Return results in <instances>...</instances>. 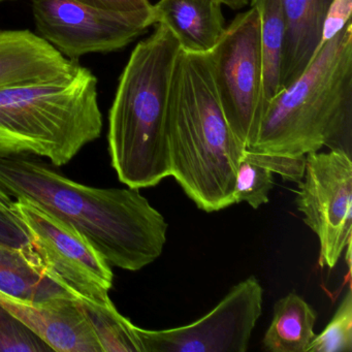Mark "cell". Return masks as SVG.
Returning a JSON list of instances; mask_svg holds the SVG:
<instances>
[{"instance_id":"cell-1","label":"cell","mask_w":352,"mask_h":352,"mask_svg":"<svg viewBox=\"0 0 352 352\" xmlns=\"http://www.w3.org/2000/svg\"><path fill=\"white\" fill-rule=\"evenodd\" d=\"M0 187L71 224L111 267L140 271L164 250L168 223L139 189L80 184L34 155L0 157Z\"/></svg>"},{"instance_id":"cell-2","label":"cell","mask_w":352,"mask_h":352,"mask_svg":"<svg viewBox=\"0 0 352 352\" xmlns=\"http://www.w3.org/2000/svg\"><path fill=\"white\" fill-rule=\"evenodd\" d=\"M170 176L208 213L234 205L239 162L246 148L230 129L214 84L209 55L181 50L168 112Z\"/></svg>"},{"instance_id":"cell-3","label":"cell","mask_w":352,"mask_h":352,"mask_svg":"<svg viewBox=\"0 0 352 352\" xmlns=\"http://www.w3.org/2000/svg\"><path fill=\"white\" fill-rule=\"evenodd\" d=\"M181 48L164 26L133 49L109 113V151L119 181L129 188L156 186L170 176L168 112Z\"/></svg>"},{"instance_id":"cell-4","label":"cell","mask_w":352,"mask_h":352,"mask_svg":"<svg viewBox=\"0 0 352 352\" xmlns=\"http://www.w3.org/2000/svg\"><path fill=\"white\" fill-rule=\"evenodd\" d=\"M352 21L323 43L304 73L265 104L250 151L298 157L321 148L351 155Z\"/></svg>"},{"instance_id":"cell-5","label":"cell","mask_w":352,"mask_h":352,"mask_svg":"<svg viewBox=\"0 0 352 352\" xmlns=\"http://www.w3.org/2000/svg\"><path fill=\"white\" fill-rule=\"evenodd\" d=\"M102 131L98 79L82 65L63 81L0 89V157L34 155L65 166Z\"/></svg>"},{"instance_id":"cell-6","label":"cell","mask_w":352,"mask_h":352,"mask_svg":"<svg viewBox=\"0 0 352 352\" xmlns=\"http://www.w3.org/2000/svg\"><path fill=\"white\" fill-rule=\"evenodd\" d=\"M222 110L239 141L249 149L265 112L263 58L255 8L239 14L208 53Z\"/></svg>"},{"instance_id":"cell-7","label":"cell","mask_w":352,"mask_h":352,"mask_svg":"<svg viewBox=\"0 0 352 352\" xmlns=\"http://www.w3.org/2000/svg\"><path fill=\"white\" fill-rule=\"evenodd\" d=\"M13 212L23 224L47 274L78 300L112 304L111 265L79 230L30 199L16 197Z\"/></svg>"},{"instance_id":"cell-8","label":"cell","mask_w":352,"mask_h":352,"mask_svg":"<svg viewBox=\"0 0 352 352\" xmlns=\"http://www.w3.org/2000/svg\"><path fill=\"white\" fill-rule=\"evenodd\" d=\"M32 15L38 36L74 61L121 50L153 25L152 10L112 11L74 0H34Z\"/></svg>"},{"instance_id":"cell-9","label":"cell","mask_w":352,"mask_h":352,"mask_svg":"<svg viewBox=\"0 0 352 352\" xmlns=\"http://www.w3.org/2000/svg\"><path fill=\"white\" fill-rule=\"evenodd\" d=\"M296 206L320 243V265L333 269L352 236L351 155L342 150L306 155Z\"/></svg>"},{"instance_id":"cell-10","label":"cell","mask_w":352,"mask_h":352,"mask_svg":"<svg viewBox=\"0 0 352 352\" xmlns=\"http://www.w3.org/2000/svg\"><path fill=\"white\" fill-rule=\"evenodd\" d=\"M263 294L258 280L249 277L190 324L164 331L138 327L145 352H245L263 313Z\"/></svg>"},{"instance_id":"cell-11","label":"cell","mask_w":352,"mask_h":352,"mask_svg":"<svg viewBox=\"0 0 352 352\" xmlns=\"http://www.w3.org/2000/svg\"><path fill=\"white\" fill-rule=\"evenodd\" d=\"M0 306L32 329L53 351L102 352L77 298L32 302L0 292Z\"/></svg>"},{"instance_id":"cell-12","label":"cell","mask_w":352,"mask_h":352,"mask_svg":"<svg viewBox=\"0 0 352 352\" xmlns=\"http://www.w3.org/2000/svg\"><path fill=\"white\" fill-rule=\"evenodd\" d=\"M80 67L30 30H0V89L63 81Z\"/></svg>"},{"instance_id":"cell-13","label":"cell","mask_w":352,"mask_h":352,"mask_svg":"<svg viewBox=\"0 0 352 352\" xmlns=\"http://www.w3.org/2000/svg\"><path fill=\"white\" fill-rule=\"evenodd\" d=\"M152 22L164 26L181 50L193 54L209 53L226 28L217 0H158L152 5Z\"/></svg>"},{"instance_id":"cell-14","label":"cell","mask_w":352,"mask_h":352,"mask_svg":"<svg viewBox=\"0 0 352 352\" xmlns=\"http://www.w3.org/2000/svg\"><path fill=\"white\" fill-rule=\"evenodd\" d=\"M333 0H282L285 36L281 88L294 83L309 67L322 43L323 28Z\"/></svg>"},{"instance_id":"cell-15","label":"cell","mask_w":352,"mask_h":352,"mask_svg":"<svg viewBox=\"0 0 352 352\" xmlns=\"http://www.w3.org/2000/svg\"><path fill=\"white\" fill-rule=\"evenodd\" d=\"M0 292L32 302L76 298L47 274L34 246L0 244Z\"/></svg>"},{"instance_id":"cell-16","label":"cell","mask_w":352,"mask_h":352,"mask_svg":"<svg viewBox=\"0 0 352 352\" xmlns=\"http://www.w3.org/2000/svg\"><path fill=\"white\" fill-rule=\"evenodd\" d=\"M316 312L296 292L280 298L263 344L271 352H307L314 339Z\"/></svg>"},{"instance_id":"cell-17","label":"cell","mask_w":352,"mask_h":352,"mask_svg":"<svg viewBox=\"0 0 352 352\" xmlns=\"http://www.w3.org/2000/svg\"><path fill=\"white\" fill-rule=\"evenodd\" d=\"M256 9L261 28L263 58V89L265 104L282 91V50L285 36L282 0H251Z\"/></svg>"},{"instance_id":"cell-18","label":"cell","mask_w":352,"mask_h":352,"mask_svg":"<svg viewBox=\"0 0 352 352\" xmlns=\"http://www.w3.org/2000/svg\"><path fill=\"white\" fill-rule=\"evenodd\" d=\"M87 316L102 352H145L138 327L117 311L114 304L102 305L79 300Z\"/></svg>"},{"instance_id":"cell-19","label":"cell","mask_w":352,"mask_h":352,"mask_svg":"<svg viewBox=\"0 0 352 352\" xmlns=\"http://www.w3.org/2000/svg\"><path fill=\"white\" fill-rule=\"evenodd\" d=\"M273 185V173L247 157L244 152L236 168L234 204L245 201L253 209H257L269 203L270 191Z\"/></svg>"},{"instance_id":"cell-20","label":"cell","mask_w":352,"mask_h":352,"mask_svg":"<svg viewBox=\"0 0 352 352\" xmlns=\"http://www.w3.org/2000/svg\"><path fill=\"white\" fill-rule=\"evenodd\" d=\"M352 351V292L348 289L333 318L315 336L307 352Z\"/></svg>"},{"instance_id":"cell-21","label":"cell","mask_w":352,"mask_h":352,"mask_svg":"<svg viewBox=\"0 0 352 352\" xmlns=\"http://www.w3.org/2000/svg\"><path fill=\"white\" fill-rule=\"evenodd\" d=\"M50 347L21 321L0 306V352L50 351Z\"/></svg>"},{"instance_id":"cell-22","label":"cell","mask_w":352,"mask_h":352,"mask_svg":"<svg viewBox=\"0 0 352 352\" xmlns=\"http://www.w3.org/2000/svg\"><path fill=\"white\" fill-rule=\"evenodd\" d=\"M245 155L253 162L271 170L277 173L284 181L298 183L304 178L305 168H306V156L298 157H287V156L273 155V154L258 153V152L246 150Z\"/></svg>"},{"instance_id":"cell-23","label":"cell","mask_w":352,"mask_h":352,"mask_svg":"<svg viewBox=\"0 0 352 352\" xmlns=\"http://www.w3.org/2000/svg\"><path fill=\"white\" fill-rule=\"evenodd\" d=\"M351 13L352 0H333L325 20L321 45L336 36L351 20Z\"/></svg>"},{"instance_id":"cell-24","label":"cell","mask_w":352,"mask_h":352,"mask_svg":"<svg viewBox=\"0 0 352 352\" xmlns=\"http://www.w3.org/2000/svg\"><path fill=\"white\" fill-rule=\"evenodd\" d=\"M0 244L14 247L32 246L24 226L0 212Z\"/></svg>"},{"instance_id":"cell-25","label":"cell","mask_w":352,"mask_h":352,"mask_svg":"<svg viewBox=\"0 0 352 352\" xmlns=\"http://www.w3.org/2000/svg\"><path fill=\"white\" fill-rule=\"evenodd\" d=\"M98 9L112 11L135 12L151 11L152 5L149 0H74Z\"/></svg>"},{"instance_id":"cell-26","label":"cell","mask_w":352,"mask_h":352,"mask_svg":"<svg viewBox=\"0 0 352 352\" xmlns=\"http://www.w3.org/2000/svg\"><path fill=\"white\" fill-rule=\"evenodd\" d=\"M14 201H15L14 197H12L10 195H8V193L6 192V191L3 190L1 187H0V212L5 214V215H7L8 217L11 218V219L14 220V221L18 222V223H20L22 226H23V224L19 221L17 216H16L15 213L13 212Z\"/></svg>"},{"instance_id":"cell-27","label":"cell","mask_w":352,"mask_h":352,"mask_svg":"<svg viewBox=\"0 0 352 352\" xmlns=\"http://www.w3.org/2000/svg\"><path fill=\"white\" fill-rule=\"evenodd\" d=\"M217 1L232 10L243 9L249 3V0H217Z\"/></svg>"},{"instance_id":"cell-28","label":"cell","mask_w":352,"mask_h":352,"mask_svg":"<svg viewBox=\"0 0 352 352\" xmlns=\"http://www.w3.org/2000/svg\"><path fill=\"white\" fill-rule=\"evenodd\" d=\"M346 255L345 259L346 263H347L348 269L351 270V241L348 242L347 246H346Z\"/></svg>"},{"instance_id":"cell-29","label":"cell","mask_w":352,"mask_h":352,"mask_svg":"<svg viewBox=\"0 0 352 352\" xmlns=\"http://www.w3.org/2000/svg\"><path fill=\"white\" fill-rule=\"evenodd\" d=\"M8 1H14V0H0V5H1V3H8Z\"/></svg>"}]
</instances>
